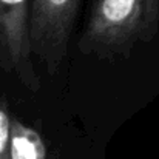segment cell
Wrapping results in <instances>:
<instances>
[{
  "mask_svg": "<svg viewBox=\"0 0 159 159\" xmlns=\"http://www.w3.org/2000/svg\"><path fill=\"white\" fill-rule=\"evenodd\" d=\"M80 0H30V45L54 76L66 57Z\"/></svg>",
  "mask_w": 159,
  "mask_h": 159,
  "instance_id": "cell-2",
  "label": "cell"
},
{
  "mask_svg": "<svg viewBox=\"0 0 159 159\" xmlns=\"http://www.w3.org/2000/svg\"><path fill=\"white\" fill-rule=\"evenodd\" d=\"M159 30V0H94L79 50L101 59H127Z\"/></svg>",
  "mask_w": 159,
  "mask_h": 159,
  "instance_id": "cell-1",
  "label": "cell"
},
{
  "mask_svg": "<svg viewBox=\"0 0 159 159\" xmlns=\"http://www.w3.org/2000/svg\"><path fill=\"white\" fill-rule=\"evenodd\" d=\"M11 114L8 104L0 98V159H9V139H11Z\"/></svg>",
  "mask_w": 159,
  "mask_h": 159,
  "instance_id": "cell-5",
  "label": "cell"
},
{
  "mask_svg": "<svg viewBox=\"0 0 159 159\" xmlns=\"http://www.w3.org/2000/svg\"><path fill=\"white\" fill-rule=\"evenodd\" d=\"M30 0H0V71L14 74L28 90L40 88L31 60Z\"/></svg>",
  "mask_w": 159,
  "mask_h": 159,
  "instance_id": "cell-3",
  "label": "cell"
},
{
  "mask_svg": "<svg viewBox=\"0 0 159 159\" xmlns=\"http://www.w3.org/2000/svg\"><path fill=\"white\" fill-rule=\"evenodd\" d=\"M9 159H51L42 134L19 119L11 120Z\"/></svg>",
  "mask_w": 159,
  "mask_h": 159,
  "instance_id": "cell-4",
  "label": "cell"
}]
</instances>
